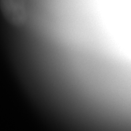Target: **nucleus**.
Returning a JSON list of instances; mask_svg holds the SVG:
<instances>
[{
    "label": "nucleus",
    "instance_id": "obj_1",
    "mask_svg": "<svg viewBox=\"0 0 131 131\" xmlns=\"http://www.w3.org/2000/svg\"><path fill=\"white\" fill-rule=\"evenodd\" d=\"M0 9L6 21L15 27H22L28 21L26 0H1Z\"/></svg>",
    "mask_w": 131,
    "mask_h": 131
}]
</instances>
